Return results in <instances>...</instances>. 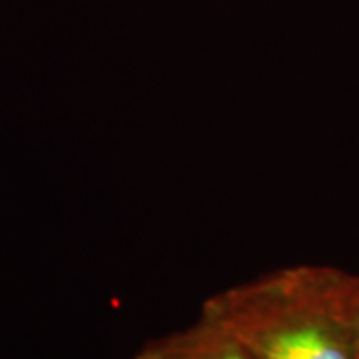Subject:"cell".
<instances>
[{
  "label": "cell",
  "mask_w": 359,
  "mask_h": 359,
  "mask_svg": "<svg viewBox=\"0 0 359 359\" xmlns=\"http://www.w3.org/2000/svg\"><path fill=\"white\" fill-rule=\"evenodd\" d=\"M200 316L254 359H358L337 268L273 269L210 295Z\"/></svg>",
  "instance_id": "obj_1"
},
{
  "label": "cell",
  "mask_w": 359,
  "mask_h": 359,
  "mask_svg": "<svg viewBox=\"0 0 359 359\" xmlns=\"http://www.w3.org/2000/svg\"><path fill=\"white\" fill-rule=\"evenodd\" d=\"M134 359H254L233 337L205 318L146 341Z\"/></svg>",
  "instance_id": "obj_2"
},
{
  "label": "cell",
  "mask_w": 359,
  "mask_h": 359,
  "mask_svg": "<svg viewBox=\"0 0 359 359\" xmlns=\"http://www.w3.org/2000/svg\"><path fill=\"white\" fill-rule=\"evenodd\" d=\"M339 299L359 359V276L339 269Z\"/></svg>",
  "instance_id": "obj_3"
}]
</instances>
